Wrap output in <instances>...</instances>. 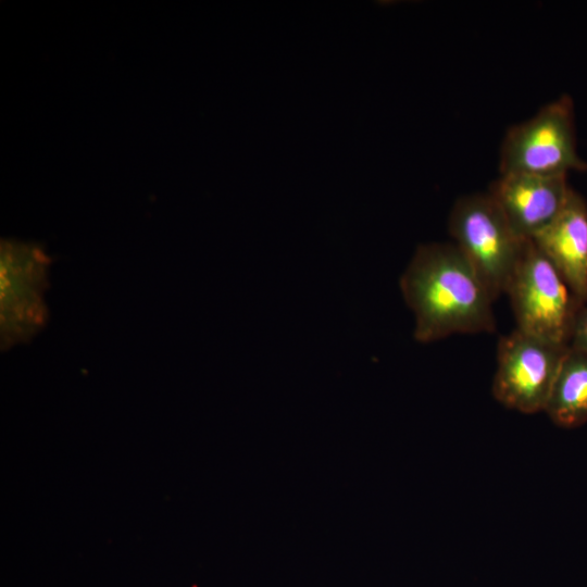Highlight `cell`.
Instances as JSON below:
<instances>
[{"label": "cell", "mask_w": 587, "mask_h": 587, "mask_svg": "<svg viewBox=\"0 0 587 587\" xmlns=\"http://www.w3.org/2000/svg\"><path fill=\"white\" fill-rule=\"evenodd\" d=\"M400 288L414 313V338L420 342L496 329V299L454 243L421 245Z\"/></svg>", "instance_id": "obj_1"}, {"label": "cell", "mask_w": 587, "mask_h": 587, "mask_svg": "<svg viewBox=\"0 0 587 587\" xmlns=\"http://www.w3.org/2000/svg\"><path fill=\"white\" fill-rule=\"evenodd\" d=\"M449 233L495 299L505 294L527 240L515 235L490 196L460 197L449 215Z\"/></svg>", "instance_id": "obj_3"}, {"label": "cell", "mask_w": 587, "mask_h": 587, "mask_svg": "<svg viewBox=\"0 0 587 587\" xmlns=\"http://www.w3.org/2000/svg\"><path fill=\"white\" fill-rule=\"evenodd\" d=\"M532 241L551 261L575 298L587 304V203L573 188L565 205Z\"/></svg>", "instance_id": "obj_8"}, {"label": "cell", "mask_w": 587, "mask_h": 587, "mask_svg": "<svg viewBox=\"0 0 587 587\" xmlns=\"http://www.w3.org/2000/svg\"><path fill=\"white\" fill-rule=\"evenodd\" d=\"M570 171L587 172V163L577 151L574 102L564 93L507 132L499 172L567 175Z\"/></svg>", "instance_id": "obj_2"}, {"label": "cell", "mask_w": 587, "mask_h": 587, "mask_svg": "<svg viewBox=\"0 0 587 587\" xmlns=\"http://www.w3.org/2000/svg\"><path fill=\"white\" fill-rule=\"evenodd\" d=\"M48 257L33 245L2 241L1 335L2 345L28 340L47 321L45 290Z\"/></svg>", "instance_id": "obj_6"}, {"label": "cell", "mask_w": 587, "mask_h": 587, "mask_svg": "<svg viewBox=\"0 0 587 587\" xmlns=\"http://www.w3.org/2000/svg\"><path fill=\"white\" fill-rule=\"evenodd\" d=\"M505 294L516 328L561 344H570L580 303L551 261L527 240Z\"/></svg>", "instance_id": "obj_4"}, {"label": "cell", "mask_w": 587, "mask_h": 587, "mask_svg": "<svg viewBox=\"0 0 587 587\" xmlns=\"http://www.w3.org/2000/svg\"><path fill=\"white\" fill-rule=\"evenodd\" d=\"M571 190L567 175L505 173L487 193L515 235L532 240L559 215Z\"/></svg>", "instance_id": "obj_7"}, {"label": "cell", "mask_w": 587, "mask_h": 587, "mask_svg": "<svg viewBox=\"0 0 587 587\" xmlns=\"http://www.w3.org/2000/svg\"><path fill=\"white\" fill-rule=\"evenodd\" d=\"M569 345L587 352V304L577 313Z\"/></svg>", "instance_id": "obj_10"}, {"label": "cell", "mask_w": 587, "mask_h": 587, "mask_svg": "<svg viewBox=\"0 0 587 587\" xmlns=\"http://www.w3.org/2000/svg\"><path fill=\"white\" fill-rule=\"evenodd\" d=\"M569 347L517 328L502 336L497 348L494 397L523 413L545 411Z\"/></svg>", "instance_id": "obj_5"}, {"label": "cell", "mask_w": 587, "mask_h": 587, "mask_svg": "<svg viewBox=\"0 0 587 587\" xmlns=\"http://www.w3.org/2000/svg\"><path fill=\"white\" fill-rule=\"evenodd\" d=\"M545 412L554 424L571 428L587 422V352L569 347Z\"/></svg>", "instance_id": "obj_9"}]
</instances>
